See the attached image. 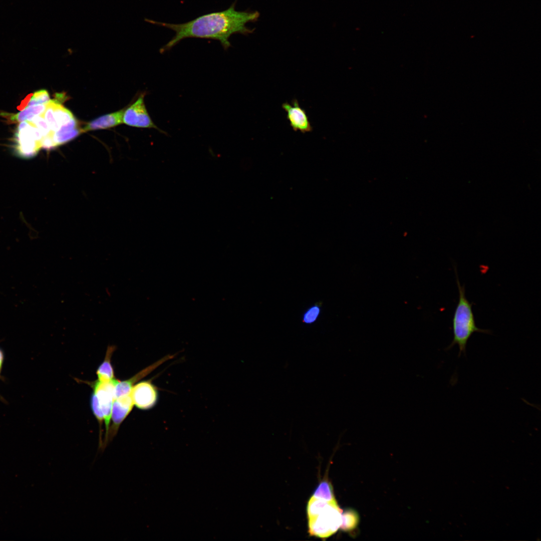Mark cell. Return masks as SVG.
<instances>
[{
    "instance_id": "cell-1",
    "label": "cell",
    "mask_w": 541,
    "mask_h": 541,
    "mask_svg": "<svg viewBox=\"0 0 541 541\" xmlns=\"http://www.w3.org/2000/svg\"><path fill=\"white\" fill-rule=\"evenodd\" d=\"M235 1L227 9L199 16L182 24H170L145 19L148 23L173 31L174 37L160 50V53L169 51L182 40L189 38L212 39L218 41L224 50L231 47L229 38L233 34L247 36L253 33L255 28L246 26L249 22H256L259 17L257 11H237Z\"/></svg>"
},
{
    "instance_id": "cell-2",
    "label": "cell",
    "mask_w": 541,
    "mask_h": 541,
    "mask_svg": "<svg viewBox=\"0 0 541 541\" xmlns=\"http://www.w3.org/2000/svg\"><path fill=\"white\" fill-rule=\"evenodd\" d=\"M456 282L459 293V299L452 319L453 338L451 344L446 348L450 350L455 345L459 348L458 357L465 355L467 343L473 334L475 332L490 334V331L480 329L476 326L470 303L465 296L464 285H461L454 267Z\"/></svg>"
},
{
    "instance_id": "cell-3",
    "label": "cell",
    "mask_w": 541,
    "mask_h": 541,
    "mask_svg": "<svg viewBox=\"0 0 541 541\" xmlns=\"http://www.w3.org/2000/svg\"><path fill=\"white\" fill-rule=\"evenodd\" d=\"M342 512L336 500L330 502L319 514L308 518L310 534L322 538L333 535L340 528Z\"/></svg>"
},
{
    "instance_id": "cell-4",
    "label": "cell",
    "mask_w": 541,
    "mask_h": 541,
    "mask_svg": "<svg viewBox=\"0 0 541 541\" xmlns=\"http://www.w3.org/2000/svg\"><path fill=\"white\" fill-rule=\"evenodd\" d=\"M118 381V380L115 378L109 382H102L98 380L94 382H85L92 388L93 393L97 398L104 415L105 433L103 443L107 438L110 424L112 406L115 399V388Z\"/></svg>"
},
{
    "instance_id": "cell-5",
    "label": "cell",
    "mask_w": 541,
    "mask_h": 541,
    "mask_svg": "<svg viewBox=\"0 0 541 541\" xmlns=\"http://www.w3.org/2000/svg\"><path fill=\"white\" fill-rule=\"evenodd\" d=\"M14 141L15 151L21 157H32L41 149L35 140V127L30 121H23L18 125Z\"/></svg>"
},
{
    "instance_id": "cell-6",
    "label": "cell",
    "mask_w": 541,
    "mask_h": 541,
    "mask_svg": "<svg viewBox=\"0 0 541 541\" xmlns=\"http://www.w3.org/2000/svg\"><path fill=\"white\" fill-rule=\"evenodd\" d=\"M134 404L131 394L115 398L112 409L111 418L107 438L100 449L104 450L106 447L117 434L120 425L131 412Z\"/></svg>"
},
{
    "instance_id": "cell-7",
    "label": "cell",
    "mask_w": 541,
    "mask_h": 541,
    "mask_svg": "<svg viewBox=\"0 0 541 541\" xmlns=\"http://www.w3.org/2000/svg\"><path fill=\"white\" fill-rule=\"evenodd\" d=\"M144 95H141L137 100L127 109H125L123 122L130 126L139 128H154L165 133L158 128L150 118L145 107Z\"/></svg>"
},
{
    "instance_id": "cell-8",
    "label": "cell",
    "mask_w": 541,
    "mask_h": 541,
    "mask_svg": "<svg viewBox=\"0 0 541 541\" xmlns=\"http://www.w3.org/2000/svg\"><path fill=\"white\" fill-rule=\"evenodd\" d=\"M130 394L134 405L141 410L151 408L158 399L157 389L150 381H142L135 384Z\"/></svg>"
},
{
    "instance_id": "cell-9",
    "label": "cell",
    "mask_w": 541,
    "mask_h": 541,
    "mask_svg": "<svg viewBox=\"0 0 541 541\" xmlns=\"http://www.w3.org/2000/svg\"><path fill=\"white\" fill-rule=\"evenodd\" d=\"M292 104L285 102L282 105L291 127L295 131L303 133L311 132L313 127L306 111L300 106L297 99L293 100Z\"/></svg>"
},
{
    "instance_id": "cell-10",
    "label": "cell",
    "mask_w": 541,
    "mask_h": 541,
    "mask_svg": "<svg viewBox=\"0 0 541 541\" xmlns=\"http://www.w3.org/2000/svg\"><path fill=\"white\" fill-rule=\"evenodd\" d=\"M173 355H167L158 361L148 366L137 373L131 378L123 380H118L115 388V398L122 396L130 394L133 386L140 379L148 375L156 368L166 361L173 358Z\"/></svg>"
},
{
    "instance_id": "cell-11",
    "label": "cell",
    "mask_w": 541,
    "mask_h": 541,
    "mask_svg": "<svg viewBox=\"0 0 541 541\" xmlns=\"http://www.w3.org/2000/svg\"><path fill=\"white\" fill-rule=\"evenodd\" d=\"M125 109L102 116L87 123L81 128L82 132L91 130L104 129L113 127L123 123V117Z\"/></svg>"
},
{
    "instance_id": "cell-12",
    "label": "cell",
    "mask_w": 541,
    "mask_h": 541,
    "mask_svg": "<svg viewBox=\"0 0 541 541\" xmlns=\"http://www.w3.org/2000/svg\"><path fill=\"white\" fill-rule=\"evenodd\" d=\"M82 132L81 128L75 118L71 120L65 124L62 125L59 129L53 132L52 139L55 145L57 146L66 143L76 137Z\"/></svg>"
},
{
    "instance_id": "cell-13",
    "label": "cell",
    "mask_w": 541,
    "mask_h": 541,
    "mask_svg": "<svg viewBox=\"0 0 541 541\" xmlns=\"http://www.w3.org/2000/svg\"><path fill=\"white\" fill-rule=\"evenodd\" d=\"M115 349V346L112 345L108 347L104 360L99 365L96 371V375L98 380L102 382H109L115 379L113 368L111 364V357Z\"/></svg>"
},
{
    "instance_id": "cell-14",
    "label": "cell",
    "mask_w": 541,
    "mask_h": 541,
    "mask_svg": "<svg viewBox=\"0 0 541 541\" xmlns=\"http://www.w3.org/2000/svg\"><path fill=\"white\" fill-rule=\"evenodd\" d=\"M46 104L31 106L24 110L16 114L4 113V117L7 118L11 123H17L25 120L31 121L34 117L43 115L46 108Z\"/></svg>"
},
{
    "instance_id": "cell-15",
    "label": "cell",
    "mask_w": 541,
    "mask_h": 541,
    "mask_svg": "<svg viewBox=\"0 0 541 541\" xmlns=\"http://www.w3.org/2000/svg\"><path fill=\"white\" fill-rule=\"evenodd\" d=\"M359 521V516L357 512L352 509H347L342 512L340 528L346 531L352 530L357 527Z\"/></svg>"
},
{
    "instance_id": "cell-16",
    "label": "cell",
    "mask_w": 541,
    "mask_h": 541,
    "mask_svg": "<svg viewBox=\"0 0 541 541\" xmlns=\"http://www.w3.org/2000/svg\"><path fill=\"white\" fill-rule=\"evenodd\" d=\"M53 110L56 121L59 128L75 118L73 114L56 100H52Z\"/></svg>"
},
{
    "instance_id": "cell-17",
    "label": "cell",
    "mask_w": 541,
    "mask_h": 541,
    "mask_svg": "<svg viewBox=\"0 0 541 541\" xmlns=\"http://www.w3.org/2000/svg\"><path fill=\"white\" fill-rule=\"evenodd\" d=\"M312 496L327 501H332L336 500L333 487L329 481L327 480H323L319 484L314 491Z\"/></svg>"
},
{
    "instance_id": "cell-18",
    "label": "cell",
    "mask_w": 541,
    "mask_h": 541,
    "mask_svg": "<svg viewBox=\"0 0 541 541\" xmlns=\"http://www.w3.org/2000/svg\"><path fill=\"white\" fill-rule=\"evenodd\" d=\"M42 116L47 122L52 132H54L59 129V126L54 116L52 100H50L47 103L46 110Z\"/></svg>"
},
{
    "instance_id": "cell-19",
    "label": "cell",
    "mask_w": 541,
    "mask_h": 541,
    "mask_svg": "<svg viewBox=\"0 0 541 541\" xmlns=\"http://www.w3.org/2000/svg\"><path fill=\"white\" fill-rule=\"evenodd\" d=\"M30 121L39 130L43 138L47 136H51L53 132L50 130L47 122L42 115H38L34 117Z\"/></svg>"
},
{
    "instance_id": "cell-20",
    "label": "cell",
    "mask_w": 541,
    "mask_h": 541,
    "mask_svg": "<svg viewBox=\"0 0 541 541\" xmlns=\"http://www.w3.org/2000/svg\"><path fill=\"white\" fill-rule=\"evenodd\" d=\"M50 100L49 94L46 90H40L33 94L28 106L44 104Z\"/></svg>"
},
{
    "instance_id": "cell-21",
    "label": "cell",
    "mask_w": 541,
    "mask_h": 541,
    "mask_svg": "<svg viewBox=\"0 0 541 541\" xmlns=\"http://www.w3.org/2000/svg\"><path fill=\"white\" fill-rule=\"evenodd\" d=\"M317 309H316V308H314V309L310 310L308 312V313H307V314L306 315V319H305V320H306V321H305L307 322H312V320H314L316 317V315H317V314L318 313V312L317 311Z\"/></svg>"
},
{
    "instance_id": "cell-22",
    "label": "cell",
    "mask_w": 541,
    "mask_h": 541,
    "mask_svg": "<svg viewBox=\"0 0 541 541\" xmlns=\"http://www.w3.org/2000/svg\"><path fill=\"white\" fill-rule=\"evenodd\" d=\"M33 94L31 93L26 97V98L21 102L20 105L17 107V109L19 110H22L23 109L28 106L31 97Z\"/></svg>"
},
{
    "instance_id": "cell-23",
    "label": "cell",
    "mask_w": 541,
    "mask_h": 541,
    "mask_svg": "<svg viewBox=\"0 0 541 541\" xmlns=\"http://www.w3.org/2000/svg\"><path fill=\"white\" fill-rule=\"evenodd\" d=\"M5 360L4 353L3 350L0 348V378L1 377V372L3 368L4 362Z\"/></svg>"
}]
</instances>
